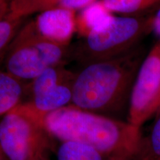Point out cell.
Masks as SVG:
<instances>
[{"label":"cell","mask_w":160,"mask_h":160,"mask_svg":"<svg viewBox=\"0 0 160 160\" xmlns=\"http://www.w3.org/2000/svg\"><path fill=\"white\" fill-rule=\"evenodd\" d=\"M43 125L54 139L85 144L107 160H139L143 150L141 128L71 105L46 115Z\"/></svg>","instance_id":"obj_1"},{"label":"cell","mask_w":160,"mask_h":160,"mask_svg":"<svg viewBox=\"0 0 160 160\" xmlns=\"http://www.w3.org/2000/svg\"><path fill=\"white\" fill-rule=\"evenodd\" d=\"M144 58L145 51L138 46L120 57L84 66L76 75L71 105L105 116L120 111L129 102Z\"/></svg>","instance_id":"obj_2"},{"label":"cell","mask_w":160,"mask_h":160,"mask_svg":"<svg viewBox=\"0 0 160 160\" xmlns=\"http://www.w3.org/2000/svg\"><path fill=\"white\" fill-rule=\"evenodd\" d=\"M152 16H113L71 45L70 59L82 66L120 57L152 31Z\"/></svg>","instance_id":"obj_3"},{"label":"cell","mask_w":160,"mask_h":160,"mask_svg":"<svg viewBox=\"0 0 160 160\" xmlns=\"http://www.w3.org/2000/svg\"><path fill=\"white\" fill-rule=\"evenodd\" d=\"M71 45H62L40 35L33 21L25 22L10 45L2 68L28 83L50 67L70 59Z\"/></svg>","instance_id":"obj_4"},{"label":"cell","mask_w":160,"mask_h":160,"mask_svg":"<svg viewBox=\"0 0 160 160\" xmlns=\"http://www.w3.org/2000/svg\"><path fill=\"white\" fill-rule=\"evenodd\" d=\"M53 139L22 104L0 118V145L8 160H45Z\"/></svg>","instance_id":"obj_5"},{"label":"cell","mask_w":160,"mask_h":160,"mask_svg":"<svg viewBox=\"0 0 160 160\" xmlns=\"http://www.w3.org/2000/svg\"><path fill=\"white\" fill-rule=\"evenodd\" d=\"M160 108V42L138 70L130 95L128 122L141 128Z\"/></svg>","instance_id":"obj_6"},{"label":"cell","mask_w":160,"mask_h":160,"mask_svg":"<svg viewBox=\"0 0 160 160\" xmlns=\"http://www.w3.org/2000/svg\"><path fill=\"white\" fill-rule=\"evenodd\" d=\"M40 35L62 45H71L77 31V15L73 10L57 7L39 13L33 20Z\"/></svg>","instance_id":"obj_7"},{"label":"cell","mask_w":160,"mask_h":160,"mask_svg":"<svg viewBox=\"0 0 160 160\" xmlns=\"http://www.w3.org/2000/svg\"><path fill=\"white\" fill-rule=\"evenodd\" d=\"M26 85L0 66V118L23 102Z\"/></svg>","instance_id":"obj_8"},{"label":"cell","mask_w":160,"mask_h":160,"mask_svg":"<svg viewBox=\"0 0 160 160\" xmlns=\"http://www.w3.org/2000/svg\"><path fill=\"white\" fill-rule=\"evenodd\" d=\"M109 13L123 16H139L160 7V0H99Z\"/></svg>","instance_id":"obj_9"},{"label":"cell","mask_w":160,"mask_h":160,"mask_svg":"<svg viewBox=\"0 0 160 160\" xmlns=\"http://www.w3.org/2000/svg\"><path fill=\"white\" fill-rule=\"evenodd\" d=\"M111 15L98 1L81 10L77 16V31L85 37L92 30L105 23Z\"/></svg>","instance_id":"obj_10"},{"label":"cell","mask_w":160,"mask_h":160,"mask_svg":"<svg viewBox=\"0 0 160 160\" xmlns=\"http://www.w3.org/2000/svg\"><path fill=\"white\" fill-rule=\"evenodd\" d=\"M57 160H107L99 151L85 144L71 141L60 142Z\"/></svg>","instance_id":"obj_11"},{"label":"cell","mask_w":160,"mask_h":160,"mask_svg":"<svg viewBox=\"0 0 160 160\" xmlns=\"http://www.w3.org/2000/svg\"><path fill=\"white\" fill-rule=\"evenodd\" d=\"M63 0H13L8 15L13 18L25 19L34 13L57 8Z\"/></svg>","instance_id":"obj_12"},{"label":"cell","mask_w":160,"mask_h":160,"mask_svg":"<svg viewBox=\"0 0 160 160\" xmlns=\"http://www.w3.org/2000/svg\"><path fill=\"white\" fill-rule=\"evenodd\" d=\"M25 19L13 18L8 14L0 19V65L12 41L25 23Z\"/></svg>","instance_id":"obj_13"},{"label":"cell","mask_w":160,"mask_h":160,"mask_svg":"<svg viewBox=\"0 0 160 160\" xmlns=\"http://www.w3.org/2000/svg\"><path fill=\"white\" fill-rule=\"evenodd\" d=\"M155 115L151 134L148 139H145L143 150L139 160H160V108Z\"/></svg>","instance_id":"obj_14"},{"label":"cell","mask_w":160,"mask_h":160,"mask_svg":"<svg viewBox=\"0 0 160 160\" xmlns=\"http://www.w3.org/2000/svg\"><path fill=\"white\" fill-rule=\"evenodd\" d=\"M98 1L99 0H63L58 7L65 8L75 11H81Z\"/></svg>","instance_id":"obj_15"},{"label":"cell","mask_w":160,"mask_h":160,"mask_svg":"<svg viewBox=\"0 0 160 160\" xmlns=\"http://www.w3.org/2000/svg\"><path fill=\"white\" fill-rule=\"evenodd\" d=\"M152 31L159 38L160 42V7L152 16Z\"/></svg>","instance_id":"obj_16"},{"label":"cell","mask_w":160,"mask_h":160,"mask_svg":"<svg viewBox=\"0 0 160 160\" xmlns=\"http://www.w3.org/2000/svg\"><path fill=\"white\" fill-rule=\"evenodd\" d=\"M11 2L9 0H0V19L5 18L9 13Z\"/></svg>","instance_id":"obj_17"},{"label":"cell","mask_w":160,"mask_h":160,"mask_svg":"<svg viewBox=\"0 0 160 160\" xmlns=\"http://www.w3.org/2000/svg\"><path fill=\"white\" fill-rule=\"evenodd\" d=\"M0 160H8L5 153H4L2 149L1 145H0Z\"/></svg>","instance_id":"obj_18"},{"label":"cell","mask_w":160,"mask_h":160,"mask_svg":"<svg viewBox=\"0 0 160 160\" xmlns=\"http://www.w3.org/2000/svg\"><path fill=\"white\" fill-rule=\"evenodd\" d=\"M9 1H11V2H12V1H13V0H9Z\"/></svg>","instance_id":"obj_19"},{"label":"cell","mask_w":160,"mask_h":160,"mask_svg":"<svg viewBox=\"0 0 160 160\" xmlns=\"http://www.w3.org/2000/svg\"><path fill=\"white\" fill-rule=\"evenodd\" d=\"M45 160H47V159H45Z\"/></svg>","instance_id":"obj_20"}]
</instances>
